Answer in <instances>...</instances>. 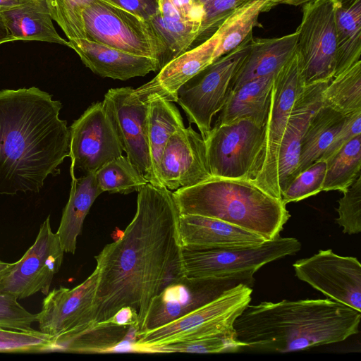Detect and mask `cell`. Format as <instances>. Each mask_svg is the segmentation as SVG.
Returning <instances> with one entry per match:
<instances>
[{"instance_id":"1","label":"cell","mask_w":361,"mask_h":361,"mask_svg":"<svg viewBox=\"0 0 361 361\" xmlns=\"http://www.w3.org/2000/svg\"><path fill=\"white\" fill-rule=\"evenodd\" d=\"M137 192L131 222L94 257V323L106 322L130 307L137 314L139 336L154 298L185 275L173 192L148 183Z\"/></svg>"},{"instance_id":"2","label":"cell","mask_w":361,"mask_h":361,"mask_svg":"<svg viewBox=\"0 0 361 361\" xmlns=\"http://www.w3.org/2000/svg\"><path fill=\"white\" fill-rule=\"evenodd\" d=\"M62 104L36 87L0 90V195L38 192L69 157Z\"/></svg>"},{"instance_id":"3","label":"cell","mask_w":361,"mask_h":361,"mask_svg":"<svg viewBox=\"0 0 361 361\" xmlns=\"http://www.w3.org/2000/svg\"><path fill=\"white\" fill-rule=\"evenodd\" d=\"M361 312L329 299L283 300L248 305L233 328L245 348L275 353L305 350L357 334Z\"/></svg>"},{"instance_id":"4","label":"cell","mask_w":361,"mask_h":361,"mask_svg":"<svg viewBox=\"0 0 361 361\" xmlns=\"http://www.w3.org/2000/svg\"><path fill=\"white\" fill-rule=\"evenodd\" d=\"M180 214L218 219L270 240L280 235L290 214L277 199L248 180L212 178L173 192Z\"/></svg>"},{"instance_id":"5","label":"cell","mask_w":361,"mask_h":361,"mask_svg":"<svg viewBox=\"0 0 361 361\" xmlns=\"http://www.w3.org/2000/svg\"><path fill=\"white\" fill-rule=\"evenodd\" d=\"M291 237L267 240L251 247L200 249L182 247L185 275L190 278L231 280L252 286L254 274L264 265L300 251Z\"/></svg>"},{"instance_id":"6","label":"cell","mask_w":361,"mask_h":361,"mask_svg":"<svg viewBox=\"0 0 361 361\" xmlns=\"http://www.w3.org/2000/svg\"><path fill=\"white\" fill-rule=\"evenodd\" d=\"M252 287L239 283L190 313L137 337L145 351L171 343L207 338L233 329L235 319L251 300Z\"/></svg>"},{"instance_id":"7","label":"cell","mask_w":361,"mask_h":361,"mask_svg":"<svg viewBox=\"0 0 361 361\" xmlns=\"http://www.w3.org/2000/svg\"><path fill=\"white\" fill-rule=\"evenodd\" d=\"M305 85L300 59L295 51L274 74L264 141L250 180L279 200H281L278 183L280 145L294 102Z\"/></svg>"},{"instance_id":"8","label":"cell","mask_w":361,"mask_h":361,"mask_svg":"<svg viewBox=\"0 0 361 361\" xmlns=\"http://www.w3.org/2000/svg\"><path fill=\"white\" fill-rule=\"evenodd\" d=\"M252 34L184 83L177 92L176 102L190 123L204 139L214 115L221 111L231 91V82L247 56Z\"/></svg>"},{"instance_id":"9","label":"cell","mask_w":361,"mask_h":361,"mask_svg":"<svg viewBox=\"0 0 361 361\" xmlns=\"http://www.w3.org/2000/svg\"><path fill=\"white\" fill-rule=\"evenodd\" d=\"M83 20L87 39L154 58L159 64L162 46L147 20L105 0L90 3L83 11Z\"/></svg>"},{"instance_id":"10","label":"cell","mask_w":361,"mask_h":361,"mask_svg":"<svg viewBox=\"0 0 361 361\" xmlns=\"http://www.w3.org/2000/svg\"><path fill=\"white\" fill-rule=\"evenodd\" d=\"M264 126L247 118L215 124L204 138L212 176L251 180L264 141Z\"/></svg>"},{"instance_id":"11","label":"cell","mask_w":361,"mask_h":361,"mask_svg":"<svg viewBox=\"0 0 361 361\" xmlns=\"http://www.w3.org/2000/svg\"><path fill=\"white\" fill-rule=\"evenodd\" d=\"M297 49L305 85L329 82L335 73V0H312L302 5Z\"/></svg>"},{"instance_id":"12","label":"cell","mask_w":361,"mask_h":361,"mask_svg":"<svg viewBox=\"0 0 361 361\" xmlns=\"http://www.w3.org/2000/svg\"><path fill=\"white\" fill-rule=\"evenodd\" d=\"M98 273L94 271L73 288L61 286L49 291L37 314L39 331L52 341L51 351L71 338L94 326V298Z\"/></svg>"},{"instance_id":"13","label":"cell","mask_w":361,"mask_h":361,"mask_svg":"<svg viewBox=\"0 0 361 361\" xmlns=\"http://www.w3.org/2000/svg\"><path fill=\"white\" fill-rule=\"evenodd\" d=\"M133 91L130 87L109 89L102 102L104 111L128 159L157 186L147 139L149 104L140 101Z\"/></svg>"},{"instance_id":"14","label":"cell","mask_w":361,"mask_h":361,"mask_svg":"<svg viewBox=\"0 0 361 361\" xmlns=\"http://www.w3.org/2000/svg\"><path fill=\"white\" fill-rule=\"evenodd\" d=\"M64 251L56 233L52 231L49 215L40 226L33 245L17 262L0 288L17 299L38 292L47 295L54 276L59 272Z\"/></svg>"},{"instance_id":"15","label":"cell","mask_w":361,"mask_h":361,"mask_svg":"<svg viewBox=\"0 0 361 361\" xmlns=\"http://www.w3.org/2000/svg\"><path fill=\"white\" fill-rule=\"evenodd\" d=\"M295 276L339 303L361 312V265L357 258L331 250L296 261Z\"/></svg>"},{"instance_id":"16","label":"cell","mask_w":361,"mask_h":361,"mask_svg":"<svg viewBox=\"0 0 361 361\" xmlns=\"http://www.w3.org/2000/svg\"><path fill=\"white\" fill-rule=\"evenodd\" d=\"M70 173L95 172L123 155V149L104 111L102 102L92 103L69 127Z\"/></svg>"},{"instance_id":"17","label":"cell","mask_w":361,"mask_h":361,"mask_svg":"<svg viewBox=\"0 0 361 361\" xmlns=\"http://www.w3.org/2000/svg\"><path fill=\"white\" fill-rule=\"evenodd\" d=\"M211 174L203 137L190 126L173 133L163 151L159 178L171 191L207 181Z\"/></svg>"},{"instance_id":"18","label":"cell","mask_w":361,"mask_h":361,"mask_svg":"<svg viewBox=\"0 0 361 361\" xmlns=\"http://www.w3.org/2000/svg\"><path fill=\"white\" fill-rule=\"evenodd\" d=\"M239 283L231 280L183 276L154 298L143 334L190 313Z\"/></svg>"},{"instance_id":"19","label":"cell","mask_w":361,"mask_h":361,"mask_svg":"<svg viewBox=\"0 0 361 361\" xmlns=\"http://www.w3.org/2000/svg\"><path fill=\"white\" fill-rule=\"evenodd\" d=\"M219 43V35L216 31L200 45L167 63L150 81L133 89V95L144 103L155 99L176 102L179 88L214 62Z\"/></svg>"},{"instance_id":"20","label":"cell","mask_w":361,"mask_h":361,"mask_svg":"<svg viewBox=\"0 0 361 361\" xmlns=\"http://www.w3.org/2000/svg\"><path fill=\"white\" fill-rule=\"evenodd\" d=\"M329 82L305 85L294 102L279 152L278 183L281 196L293 180L303 135L312 115L322 106V92Z\"/></svg>"},{"instance_id":"21","label":"cell","mask_w":361,"mask_h":361,"mask_svg":"<svg viewBox=\"0 0 361 361\" xmlns=\"http://www.w3.org/2000/svg\"><path fill=\"white\" fill-rule=\"evenodd\" d=\"M182 247L200 249L251 247L267 240L262 235L226 221L195 214H180Z\"/></svg>"},{"instance_id":"22","label":"cell","mask_w":361,"mask_h":361,"mask_svg":"<svg viewBox=\"0 0 361 361\" xmlns=\"http://www.w3.org/2000/svg\"><path fill=\"white\" fill-rule=\"evenodd\" d=\"M68 47L86 67L103 78L126 80L159 71V61L154 58L133 54L87 39L68 40Z\"/></svg>"},{"instance_id":"23","label":"cell","mask_w":361,"mask_h":361,"mask_svg":"<svg viewBox=\"0 0 361 361\" xmlns=\"http://www.w3.org/2000/svg\"><path fill=\"white\" fill-rule=\"evenodd\" d=\"M297 43L296 31L279 37H252L248 53L232 80L231 91L250 80L275 74L295 53Z\"/></svg>"},{"instance_id":"24","label":"cell","mask_w":361,"mask_h":361,"mask_svg":"<svg viewBox=\"0 0 361 361\" xmlns=\"http://www.w3.org/2000/svg\"><path fill=\"white\" fill-rule=\"evenodd\" d=\"M0 13L14 41H42L68 46V41L54 26L47 0H28Z\"/></svg>"},{"instance_id":"25","label":"cell","mask_w":361,"mask_h":361,"mask_svg":"<svg viewBox=\"0 0 361 361\" xmlns=\"http://www.w3.org/2000/svg\"><path fill=\"white\" fill-rule=\"evenodd\" d=\"M71 178L69 198L63 210L56 234L64 252L75 254L84 220L97 197L103 192L97 184L94 172Z\"/></svg>"},{"instance_id":"26","label":"cell","mask_w":361,"mask_h":361,"mask_svg":"<svg viewBox=\"0 0 361 361\" xmlns=\"http://www.w3.org/2000/svg\"><path fill=\"white\" fill-rule=\"evenodd\" d=\"M274 74L250 80L229 92L215 124H225L240 118L266 123Z\"/></svg>"},{"instance_id":"27","label":"cell","mask_w":361,"mask_h":361,"mask_svg":"<svg viewBox=\"0 0 361 361\" xmlns=\"http://www.w3.org/2000/svg\"><path fill=\"white\" fill-rule=\"evenodd\" d=\"M335 25L336 62L334 77L360 61L361 0H335Z\"/></svg>"},{"instance_id":"28","label":"cell","mask_w":361,"mask_h":361,"mask_svg":"<svg viewBox=\"0 0 361 361\" xmlns=\"http://www.w3.org/2000/svg\"><path fill=\"white\" fill-rule=\"evenodd\" d=\"M344 119L343 115L322 104L314 112L302 140L299 162L293 179L314 162L321 159Z\"/></svg>"},{"instance_id":"29","label":"cell","mask_w":361,"mask_h":361,"mask_svg":"<svg viewBox=\"0 0 361 361\" xmlns=\"http://www.w3.org/2000/svg\"><path fill=\"white\" fill-rule=\"evenodd\" d=\"M147 139L151 167L157 187H163L159 178V167L164 147L178 130L184 127L180 113L172 102L155 99L149 102Z\"/></svg>"},{"instance_id":"30","label":"cell","mask_w":361,"mask_h":361,"mask_svg":"<svg viewBox=\"0 0 361 361\" xmlns=\"http://www.w3.org/2000/svg\"><path fill=\"white\" fill-rule=\"evenodd\" d=\"M276 5L275 0H250L235 9L216 30L219 35V43L214 51V61L252 35L254 27L259 25V15Z\"/></svg>"},{"instance_id":"31","label":"cell","mask_w":361,"mask_h":361,"mask_svg":"<svg viewBox=\"0 0 361 361\" xmlns=\"http://www.w3.org/2000/svg\"><path fill=\"white\" fill-rule=\"evenodd\" d=\"M163 49L160 69L167 63L189 49L197 40L201 23L166 18L159 13L147 20Z\"/></svg>"},{"instance_id":"32","label":"cell","mask_w":361,"mask_h":361,"mask_svg":"<svg viewBox=\"0 0 361 361\" xmlns=\"http://www.w3.org/2000/svg\"><path fill=\"white\" fill-rule=\"evenodd\" d=\"M322 104L344 116L361 111V60L327 83L322 92Z\"/></svg>"},{"instance_id":"33","label":"cell","mask_w":361,"mask_h":361,"mask_svg":"<svg viewBox=\"0 0 361 361\" xmlns=\"http://www.w3.org/2000/svg\"><path fill=\"white\" fill-rule=\"evenodd\" d=\"M326 161L322 191H345L360 176L361 135L349 140Z\"/></svg>"},{"instance_id":"34","label":"cell","mask_w":361,"mask_h":361,"mask_svg":"<svg viewBox=\"0 0 361 361\" xmlns=\"http://www.w3.org/2000/svg\"><path fill=\"white\" fill-rule=\"evenodd\" d=\"M131 327L109 322L96 324L85 332L59 344L54 351L71 353L109 351L124 340Z\"/></svg>"},{"instance_id":"35","label":"cell","mask_w":361,"mask_h":361,"mask_svg":"<svg viewBox=\"0 0 361 361\" xmlns=\"http://www.w3.org/2000/svg\"><path fill=\"white\" fill-rule=\"evenodd\" d=\"M102 192L129 194L140 191L149 182L123 155L106 163L94 172Z\"/></svg>"},{"instance_id":"36","label":"cell","mask_w":361,"mask_h":361,"mask_svg":"<svg viewBox=\"0 0 361 361\" xmlns=\"http://www.w3.org/2000/svg\"><path fill=\"white\" fill-rule=\"evenodd\" d=\"M243 348L245 345L238 339L233 328L216 336L165 345L152 353H219L237 352Z\"/></svg>"},{"instance_id":"37","label":"cell","mask_w":361,"mask_h":361,"mask_svg":"<svg viewBox=\"0 0 361 361\" xmlns=\"http://www.w3.org/2000/svg\"><path fill=\"white\" fill-rule=\"evenodd\" d=\"M53 20L68 40L87 39L83 11L94 0H47Z\"/></svg>"},{"instance_id":"38","label":"cell","mask_w":361,"mask_h":361,"mask_svg":"<svg viewBox=\"0 0 361 361\" xmlns=\"http://www.w3.org/2000/svg\"><path fill=\"white\" fill-rule=\"evenodd\" d=\"M326 168V161L319 160L299 173L282 192L281 201L295 202L322 191Z\"/></svg>"},{"instance_id":"39","label":"cell","mask_w":361,"mask_h":361,"mask_svg":"<svg viewBox=\"0 0 361 361\" xmlns=\"http://www.w3.org/2000/svg\"><path fill=\"white\" fill-rule=\"evenodd\" d=\"M51 338L40 331H21L0 328V353L51 351Z\"/></svg>"},{"instance_id":"40","label":"cell","mask_w":361,"mask_h":361,"mask_svg":"<svg viewBox=\"0 0 361 361\" xmlns=\"http://www.w3.org/2000/svg\"><path fill=\"white\" fill-rule=\"evenodd\" d=\"M336 208L338 216L336 222L343 232L357 234L361 231V175L343 192Z\"/></svg>"},{"instance_id":"41","label":"cell","mask_w":361,"mask_h":361,"mask_svg":"<svg viewBox=\"0 0 361 361\" xmlns=\"http://www.w3.org/2000/svg\"><path fill=\"white\" fill-rule=\"evenodd\" d=\"M204 10L197 40H206L212 36L224 20L240 6L250 0H198Z\"/></svg>"},{"instance_id":"42","label":"cell","mask_w":361,"mask_h":361,"mask_svg":"<svg viewBox=\"0 0 361 361\" xmlns=\"http://www.w3.org/2000/svg\"><path fill=\"white\" fill-rule=\"evenodd\" d=\"M37 314L25 310L13 295L0 293V328L21 331H32Z\"/></svg>"},{"instance_id":"43","label":"cell","mask_w":361,"mask_h":361,"mask_svg":"<svg viewBox=\"0 0 361 361\" xmlns=\"http://www.w3.org/2000/svg\"><path fill=\"white\" fill-rule=\"evenodd\" d=\"M359 135H361V111L345 116L343 125L320 160L326 161L336 154L349 140Z\"/></svg>"},{"instance_id":"44","label":"cell","mask_w":361,"mask_h":361,"mask_svg":"<svg viewBox=\"0 0 361 361\" xmlns=\"http://www.w3.org/2000/svg\"><path fill=\"white\" fill-rule=\"evenodd\" d=\"M147 20L159 11L160 0H105Z\"/></svg>"},{"instance_id":"45","label":"cell","mask_w":361,"mask_h":361,"mask_svg":"<svg viewBox=\"0 0 361 361\" xmlns=\"http://www.w3.org/2000/svg\"><path fill=\"white\" fill-rule=\"evenodd\" d=\"M185 20L202 23L204 10L198 0H170Z\"/></svg>"},{"instance_id":"46","label":"cell","mask_w":361,"mask_h":361,"mask_svg":"<svg viewBox=\"0 0 361 361\" xmlns=\"http://www.w3.org/2000/svg\"><path fill=\"white\" fill-rule=\"evenodd\" d=\"M108 322L118 325L133 326L137 329L138 334L139 322L137 314L136 312L130 307L121 308L109 320L106 322Z\"/></svg>"},{"instance_id":"47","label":"cell","mask_w":361,"mask_h":361,"mask_svg":"<svg viewBox=\"0 0 361 361\" xmlns=\"http://www.w3.org/2000/svg\"><path fill=\"white\" fill-rule=\"evenodd\" d=\"M14 41L11 35L9 34L8 29L6 28L1 14L0 13V45Z\"/></svg>"},{"instance_id":"48","label":"cell","mask_w":361,"mask_h":361,"mask_svg":"<svg viewBox=\"0 0 361 361\" xmlns=\"http://www.w3.org/2000/svg\"><path fill=\"white\" fill-rule=\"evenodd\" d=\"M14 266L13 263H8L0 260V288L4 279L8 276Z\"/></svg>"},{"instance_id":"49","label":"cell","mask_w":361,"mask_h":361,"mask_svg":"<svg viewBox=\"0 0 361 361\" xmlns=\"http://www.w3.org/2000/svg\"><path fill=\"white\" fill-rule=\"evenodd\" d=\"M27 1L28 0H0V11L18 6Z\"/></svg>"},{"instance_id":"50","label":"cell","mask_w":361,"mask_h":361,"mask_svg":"<svg viewBox=\"0 0 361 361\" xmlns=\"http://www.w3.org/2000/svg\"><path fill=\"white\" fill-rule=\"evenodd\" d=\"M312 0H275L276 4H288L292 6H302L304 4Z\"/></svg>"}]
</instances>
